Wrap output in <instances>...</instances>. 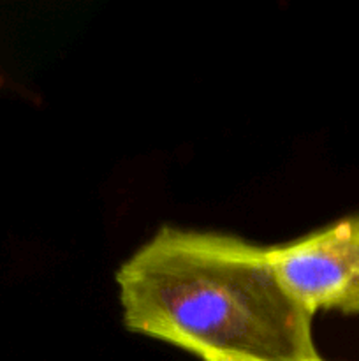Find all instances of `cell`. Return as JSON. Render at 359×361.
<instances>
[{
	"instance_id": "cell-4",
	"label": "cell",
	"mask_w": 359,
	"mask_h": 361,
	"mask_svg": "<svg viewBox=\"0 0 359 361\" xmlns=\"http://www.w3.org/2000/svg\"><path fill=\"white\" fill-rule=\"evenodd\" d=\"M312 361H324V360L319 356V358H315V360H312Z\"/></svg>"
},
{
	"instance_id": "cell-1",
	"label": "cell",
	"mask_w": 359,
	"mask_h": 361,
	"mask_svg": "<svg viewBox=\"0 0 359 361\" xmlns=\"http://www.w3.org/2000/svg\"><path fill=\"white\" fill-rule=\"evenodd\" d=\"M123 324L196 356L319 358L312 316L289 298L267 247L164 226L116 271Z\"/></svg>"
},
{
	"instance_id": "cell-3",
	"label": "cell",
	"mask_w": 359,
	"mask_h": 361,
	"mask_svg": "<svg viewBox=\"0 0 359 361\" xmlns=\"http://www.w3.org/2000/svg\"><path fill=\"white\" fill-rule=\"evenodd\" d=\"M203 361H259L252 358H245V356H232V355H217V353H210V355L201 356Z\"/></svg>"
},
{
	"instance_id": "cell-2",
	"label": "cell",
	"mask_w": 359,
	"mask_h": 361,
	"mask_svg": "<svg viewBox=\"0 0 359 361\" xmlns=\"http://www.w3.org/2000/svg\"><path fill=\"white\" fill-rule=\"evenodd\" d=\"M267 256L285 295L306 314H359V215L267 247Z\"/></svg>"
}]
</instances>
